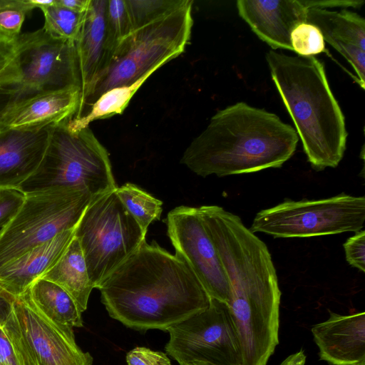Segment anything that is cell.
<instances>
[{"instance_id":"19","label":"cell","mask_w":365,"mask_h":365,"mask_svg":"<svg viewBox=\"0 0 365 365\" xmlns=\"http://www.w3.org/2000/svg\"><path fill=\"white\" fill-rule=\"evenodd\" d=\"M24 293L45 318L75 339L73 328L83 327L82 312L68 292L58 284L39 278Z\"/></svg>"},{"instance_id":"33","label":"cell","mask_w":365,"mask_h":365,"mask_svg":"<svg viewBox=\"0 0 365 365\" xmlns=\"http://www.w3.org/2000/svg\"><path fill=\"white\" fill-rule=\"evenodd\" d=\"M0 365H21L17 353L4 328H0Z\"/></svg>"},{"instance_id":"16","label":"cell","mask_w":365,"mask_h":365,"mask_svg":"<svg viewBox=\"0 0 365 365\" xmlns=\"http://www.w3.org/2000/svg\"><path fill=\"white\" fill-rule=\"evenodd\" d=\"M320 360L332 365L365 362V313L349 315L329 311V318L312 328Z\"/></svg>"},{"instance_id":"2","label":"cell","mask_w":365,"mask_h":365,"mask_svg":"<svg viewBox=\"0 0 365 365\" xmlns=\"http://www.w3.org/2000/svg\"><path fill=\"white\" fill-rule=\"evenodd\" d=\"M295 129L276 114L237 102L218 110L180 163L197 175L224 177L280 168L294 153Z\"/></svg>"},{"instance_id":"12","label":"cell","mask_w":365,"mask_h":365,"mask_svg":"<svg viewBox=\"0 0 365 365\" xmlns=\"http://www.w3.org/2000/svg\"><path fill=\"white\" fill-rule=\"evenodd\" d=\"M165 222L175 255L185 262L211 299L227 304L231 298L227 277L198 207H176Z\"/></svg>"},{"instance_id":"37","label":"cell","mask_w":365,"mask_h":365,"mask_svg":"<svg viewBox=\"0 0 365 365\" xmlns=\"http://www.w3.org/2000/svg\"><path fill=\"white\" fill-rule=\"evenodd\" d=\"M306 356L302 350L289 356L280 365H304Z\"/></svg>"},{"instance_id":"5","label":"cell","mask_w":365,"mask_h":365,"mask_svg":"<svg viewBox=\"0 0 365 365\" xmlns=\"http://www.w3.org/2000/svg\"><path fill=\"white\" fill-rule=\"evenodd\" d=\"M67 120L50 126L48 148L39 167L18 189L24 195L71 190L96 197L116 190L106 148L89 127L72 131Z\"/></svg>"},{"instance_id":"23","label":"cell","mask_w":365,"mask_h":365,"mask_svg":"<svg viewBox=\"0 0 365 365\" xmlns=\"http://www.w3.org/2000/svg\"><path fill=\"white\" fill-rule=\"evenodd\" d=\"M115 192L143 232L146 235L150 223L160 219L163 202L131 182L117 187Z\"/></svg>"},{"instance_id":"1","label":"cell","mask_w":365,"mask_h":365,"mask_svg":"<svg viewBox=\"0 0 365 365\" xmlns=\"http://www.w3.org/2000/svg\"><path fill=\"white\" fill-rule=\"evenodd\" d=\"M98 289L110 317L136 330L167 331L211 299L182 257L155 241H144Z\"/></svg>"},{"instance_id":"26","label":"cell","mask_w":365,"mask_h":365,"mask_svg":"<svg viewBox=\"0 0 365 365\" xmlns=\"http://www.w3.org/2000/svg\"><path fill=\"white\" fill-rule=\"evenodd\" d=\"M185 0H125L132 31L180 6Z\"/></svg>"},{"instance_id":"10","label":"cell","mask_w":365,"mask_h":365,"mask_svg":"<svg viewBox=\"0 0 365 365\" xmlns=\"http://www.w3.org/2000/svg\"><path fill=\"white\" fill-rule=\"evenodd\" d=\"M13 43L21 80L8 87L9 106L38 93L80 88L74 41L54 38L41 28L21 33Z\"/></svg>"},{"instance_id":"4","label":"cell","mask_w":365,"mask_h":365,"mask_svg":"<svg viewBox=\"0 0 365 365\" xmlns=\"http://www.w3.org/2000/svg\"><path fill=\"white\" fill-rule=\"evenodd\" d=\"M192 3L185 0L178 7L124 37L107 65L81 97L73 118L80 116L107 90L131 84L182 53L193 25Z\"/></svg>"},{"instance_id":"34","label":"cell","mask_w":365,"mask_h":365,"mask_svg":"<svg viewBox=\"0 0 365 365\" xmlns=\"http://www.w3.org/2000/svg\"><path fill=\"white\" fill-rule=\"evenodd\" d=\"M308 9H327L334 7H352L359 9L364 4L363 0H304Z\"/></svg>"},{"instance_id":"28","label":"cell","mask_w":365,"mask_h":365,"mask_svg":"<svg viewBox=\"0 0 365 365\" xmlns=\"http://www.w3.org/2000/svg\"><path fill=\"white\" fill-rule=\"evenodd\" d=\"M292 51L298 56H314L325 52V43L321 31L314 25L304 22L297 25L290 34Z\"/></svg>"},{"instance_id":"3","label":"cell","mask_w":365,"mask_h":365,"mask_svg":"<svg viewBox=\"0 0 365 365\" xmlns=\"http://www.w3.org/2000/svg\"><path fill=\"white\" fill-rule=\"evenodd\" d=\"M265 58L312 168L316 171L336 168L344 157L348 133L324 63L314 56L273 50Z\"/></svg>"},{"instance_id":"38","label":"cell","mask_w":365,"mask_h":365,"mask_svg":"<svg viewBox=\"0 0 365 365\" xmlns=\"http://www.w3.org/2000/svg\"><path fill=\"white\" fill-rule=\"evenodd\" d=\"M12 95L8 87H0V115L11 103Z\"/></svg>"},{"instance_id":"9","label":"cell","mask_w":365,"mask_h":365,"mask_svg":"<svg viewBox=\"0 0 365 365\" xmlns=\"http://www.w3.org/2000/svg\"><path fill=\"white\" fill-rule=\"evenodd\" d=\"M166 352L180 365H241L238 336L227 304L211 299L204 310L167 329Z\"/></svg>"},{"instance_id":"35","label":"cell","mask_w":365,"mask_h":365,"mask_svg":"<svg viewBox=\"0 0 365 365\" xmlns=\"http://www.w3.org/2000/svg\"><path fill=\"white\" fill-rule=\"evenodd\" d=\"M16 297L0 285V328H3L9 317Z\"/></svg>"},{"instance_id":"14","label":"cell","mask_w":365,"mask_h":365,"mask_svg":"<svg viewBox=\"0 0 365 365\" xmlns=\"http://www.w3.org/2000/svg\"><path fill=\"white\" fill-rule=\"evenodd\" d=\"M80 93L79 87L71 86L21 99L0 115V128L32 130L69 120L78 110Z\"/></svg>"},{"instance_id":"21","label":"cell","mask_w":365,"mask_h":365,"mask_svg":"<svg viewBox=\"0 0 365 365\" xmlns=\"http://www.w3.org/2000/svg\"><path fill=\"white\" fill-rule=\"evenodd\" d=\"M307 22L316 26L326 41H341L365 51V21L355 12L310 9L307 12Z\"/></svg>"},{"instance_id":"11","label":"cell","mask_w":365,"mask_h":365,"mask_svg":"<svg viewBox=\"0 0 365 365\" xmlns=\"http://www.w3.org/2000/svg\"><path fill=\"white\" fill-rule=\"evenodd\" d=\"M21 365H92L93 359L45 318L26 293L16 297L4 326Z\"/></svg>"},{"instance_id":"15","label":"cell","mask_w":365,"mask_h":365,"mask_svg":"<svg viewBox=\"0 0 365 365\" xmlns=\"http://www.w3.org/2000/svg\"><path fill=\"white\" fill-rule=\"evenodd\" d=\"M49 137L50 126L32 130L0 128V190H18L36 172Z\"/></svg>"},{"instance_id":"41","label":"cell","mask_w":365,"mask_h":365,"mask_svg":"<svg viewBox=\"0 0 365 365\" xmlns=\"http://www.w3.org/2000/svg\"><path fill=\"white\" fill-rule=\"evenodd\" d=\"M359 365H365V362H364V363H362V364H361Z\"/></svg>"},{"instance_id":"32","label":"cell","mask_w":365,"mask_h":365,"mask_svg":"<svg viewBox=\"0 0 365 365\" xmlns=\"http://www.w3.org/2000/svg\"><path fill=\"white\" fill-rule=\"evenodd\" d=\"M21 74L14 53L0 58V87H12L19 83Z\"/></svg>"},{"instance_id":"20","label":"cell","mask_w":365,"mask_h":365,"mask_svg":"<svg viewBox=\"0 0 365 365\" xmlns=\"http://www.w3.org/2000/svg\"><path fill=\"white\" fill-rule=\"evenodd\" d=\"M41 278L52 282L68 292L83 313L94 288L78 240L74 237L56 263Z\"/></svg>"},{"instance_id":"24","label":"cell","mask_w":365,"mask_h":365,"mask_svg":"<svg viewBox=\"0 0 365 365\" xmlns=\"http://www.w3.org/2000/svg\"><path fill=\"white\" fill-rule=\"evenodd\" d=\"M43 14L44 24L42 27L50 36L75 41L81 26L84 14L72 11L50 0L49 3L41 6Z\"/></svg>"},{"instance_id":"36","label":"cell","mask_w":365,"mask_h":365,"mask_svg":"<svg viewBox=\"0 0 365 365\" xmlns=\"http://www.w3.org/2000/svg\"><path fill=\"white\" fill-rule=\"evenodd\" d=\"M59 5L79 13H83L88 7L90 0H56Z\"/></svg>"},{"instance_id":"8","label":"cell","mask_w":365,"mask_h":365,"mask_svg":"<svg viewBox=\"0 0 365 365\" xmlns=\"http://www.w3.org/2000/svg\"><path fill=\"white\" fill-rule=\"evenodd\" d=\"M365 197L340 194L313 200H285L257 213L250 231L274 237H312L361 230Z\"/></svg>"},{"instance_id":"40","label":"cell","mask_w":365,"mask_h":365,"mask_svg":"<svg viewBox=\"0 0 365 365\" xmlns=\"http://www.w3.org/2000/svg\"><path fill=\"white\" fill-rule=\"evenodd\" d=\"M185 365H211V364L202 363V362H193V363H190V364H185Z\"/></svg>"},{"instance_id":"7","label":"cell","mask_w":365,"mask_h":365,"mask_svg":"<svg viewBox=\"0 0 365 365\" xmlns=\"http://www.w3.org/2000/svg\"><path fill=\"white\" fill-rule=\"evenodd\" d=\"M21 207L0 230V267L29 251L76 227L95 198L71 190H51L24 195Z\"/></svg>"},{"instance_id":"6","label":"cell","mask_w":365,"mask_h":365,"mask_svg":"<svg viewBox=\"0 0 365 365\" xmlns=\"http://www.w3.org/2000/svg\"><path fill=\"white\" fill-rule=\"evenodd\" d=\"M74 237L96 289L146 240L115 190L91 201L75 227Z\"/></svg>"},{"instance_id":"31","label":"cell","mask_w":365,"mask_h":365,"mask_svg":"<svg viewBox=\"0 0 365 365\" xmlns=\"http://www.w3.org/2000/svg\"><path fill=\"white\" fill-rule=\"evenodd\" d=\"M128 365H172L168 357L161 351L138 346L126 355Z\"/></svg>"},{"instance_id":"17","label":"cell","mask_w":365,"mask_h":365,"mask_svg":"<svg viewBox=\"0 0 365 365\" xmlns=\"http://www.w3.org/2000/svg\"><path fill=\"white\" fill-rule=\"evenodd\" d=\"M75 228L66 230L0 267V285L14 297L26 292L31 285L51 269L74 237Z\"/></svg>"},{"instance_id":"18","label":"cell","mask_w":365,"mask_h":365,"mask_svg":"<svg viewBox=\"0 0 365 365\" xmlns=\"http://www.w3.org/2000/svg\"><path fill=\"white\" fill-rule=\"evenodd\" d=\"M108 0H90L74 41L80 98L106 62V16Z\"/></svg>"},{"instance_id":"13","label":"cell","mask_w":365,"mask_h":365,"mask_svg":"<svg viewBox=\"0 0 365 365\" xmlns=\"http://www.w3.org/2000/svg\"><path fill=\"white\" fill-rule=\"evenodd\" d=\"M237 9L252 31L273 51H292L290 34L297 25L307 22L308 10L304 0H238Z\"/></svg>"},{"instance_id":"27","label":"cell","mask_w":365,"mask_h":365,"mask_svg":"<svg viewBox=\"0 0 365 365\" xmlns=\"http://www.w3.org/2000/svg\"><path fill=\"white\" fill-rule=\"evenodd\" d=\"M34 9L31 0H0V33L11 40L16 38L26 15Z\"/></svg>"},{"instance_id":"30","label":"cell","mask_w":365,"mask_h":365,"mask_svg":"<svg viewBox=\"0 0 365 365\" xmlns=\"http://www.w3.org/2000/svg\"><path fill=\"white\" fill-rule=\"evenodd\" d=\"M25 195L17 190H0V230L14 217L24 202Z\"/></svg>"},{"instance_id":"39","label":"cell","mask_w":365,"mask_h":365,"mask_svg":"<svg viewBox=\"0 0 365 365\" xmlns=\"http://www.w3.org/2000/svg\"><path fill=\"white\" fill-rule=\"evenodd\" d=\"M6 48L2 38L0 36V58L4 56Z\"/></svg>"},{"instance_id":"29","label":"cell","mask_w":365,"mask_h":365,"mask_svg":"<svg viewBox=\"0 0 365 365\" xmlns=\"http://www.w3.org/2000/svg\"><path fill=\"white\" fill-rule=\"evenodd\" d=\"M347 262L362 272H365V231L361 230L343 245Z\"/></svg>"},{"instance_id":"25","label":"cell","mask_w":365,"mask_h":365,"mask_svg":"<svg viewBox=\"0 0 365 365\" xmlns=\"http://www.w3.org/2000/svg\"><path fill=\"white\" fill-rule=\"evenodd\" d=\"M131 31L132 29L125 0H108L106 16V49L107 58L105 66L109 61L119 42Z\"/></svg>"},{"instance_id":"22","label":"cell","mask_w":365,"mask_h":365,"mask_svg":"<svg viewBox=\"0 0 365 365\" xmlns=\"http://www.w3.org/2000/svg\"><path fill=\"white\" fill-rule=\"evenodd\" d=\"M157 69H153L131 84L113 87L103 93L77 118L67 120V126L72 131H78L89 127L91 123L99 119L121 114L130 99L147 79Z\"/></svg>"}]
</instances>
